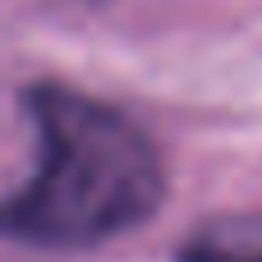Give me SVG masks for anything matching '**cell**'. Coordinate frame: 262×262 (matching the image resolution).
Listing matches in <instances>:
<instances>
[{"instance_id": "7a4b0ae2", "label": "cell", "mask_w": 262, "mask_h": 262, "mask_svg": "<svg viewBox=\"0 0 262 262\" xmlns=\"http://www.w3.org/2000/svg\"><path fill=\"white\" fill-rule=\"evenodd\" d=\"M180 262H262V212L203 221L180 249Z\"/></svg>"}, {"instance_id": "6da1fadb", "label": "cell", "mask_w": 262, "mask_h": 262, "mask_svg": "<svg viewBox=\"0 0 262 262\" xmlns=\"http://www.w3.org/2000/svg\"><path fill=\"white\" fill-rule=\"evenodd\" d=\"M37 124L32 175L0 198V235L37 249H92L143 226L166 198L152 138L115 106L74 88L28 92Z\"/></svg>"}]
</instances>
